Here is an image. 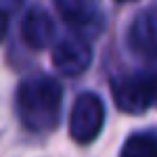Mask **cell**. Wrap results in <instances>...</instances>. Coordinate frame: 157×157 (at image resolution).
<instances>
[{"instance_id": "1", "label": "cell", "mask_w": 157, "mask_h": 157, "mask_svg": "<svg viewBox=\"0 0 157 157\" xmlns=\"http://www.w3.org/2000/svg\"><path fill=\"white\" fill-rule=\"evenodd\" d=\"M21 118L30 129H49L58 123L60 86L49 76H35L19 88Z\"/></svg>"}, {"instance_id": "2", "label": "cell", "mask_w": 157, "mask_h": 157, "mask_svg": "<svg viewBox=\"0 0 157 157\" xmlns=\"http://www.w3.org/2000/svg\"><path fill=\"white\" fill-rule=\"evenodd\" d=\"M116 104L127 113H141L150 106H157V76H125L113 81Z\"/></svg>"}, {"instance_id": "3", "label": "cell", "mask_w": 157, "mask_h": 157, "mask_svg": "<svg viewBox=\"0 0 157 157\" xmlns=\"http://www.w3.org/2000/svg\"><path fill=\"white\" fill-rule=\"evenodd\" d=\"M104 123V104L97 95L83 93L76 99L72 109V120H69V129L72 136L78 143H88L99 134V127Z\"/></svg>"}, {"instance_id": "4", "label": "cell", "mask_w": 157, "mask_h": 157, "mask_svg": "<svg viewBox=\"0 0 157 157\" xmlns=\"http://www.w3.org/2000/svg\"><path fill=\"white\" fill-rule=\"evenodd\" d=\"M88 60H90L88 46H86L83 42H78V39H74V42H63V44L58 46V51H56V56H53V65L60 72L69 74V76L81 72V69L88 65Z\"/></svg>"}, {"instance_id": "5", "label": "cell", "mask_w": 157, "mask_h": 157, "mask_svg": "<svg viewBox=\"0 0 157 157\" xmlns=\"http://www.w3.org/2000/svg\"><path fill=\"white\" fill-rule=\"evenodd\" d=\"M51 35H53V21L46 12L42 10H33L23 21V39L35 49L49 44Z\"/></svg>"}, {"instance_id": "6", "label": "cell", "mask_w": 157, "mask_h": 157, "mask_svg": "<svg viewBox=\"0 0 157 157\" xmlns=\"http://www.w3.org/2000/svg\"><path fill=\"white\" fill-rule=\"evenodd\" d=\"M120 157H157V141L146 134H136L125 143Z\"/></svg>"}]
</instances>
